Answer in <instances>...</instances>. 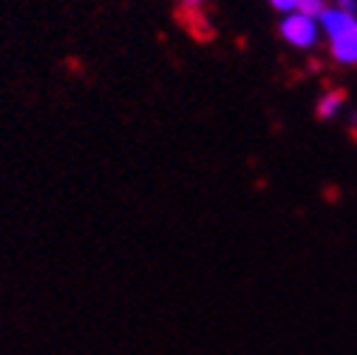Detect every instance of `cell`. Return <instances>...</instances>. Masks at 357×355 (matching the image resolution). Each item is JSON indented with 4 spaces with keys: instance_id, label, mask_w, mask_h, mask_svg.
<instances>
[{
    "instance_id": "1",
    "label": "cell",
    "mask_w": 357,
    "mask_h": 355,
    "mask_svg": "<svg viewBox=\"0 0 357 355\" xmlns=\"http://www.w3.org/2000/svg\"><path fill=\"white\" fill-rule=\"evenodd\" d=\"M281 34L284 40H289L292 46L298 49H309V46H315V40H318V23L315 17H309L303 12H289L281 23Z\"/></svg>"
},
{
    "instance_id": "7",
    "label": "cell",
    "mask_w": 357,
    "mask_h": 355,
    "mask_svg": "<svg viewBox=\"0 0 357 355\" xmlns=\"http://www.w3.org/2000/svg\"><path fill=\"white\" fill-rule=\"evenodd\" d=\"M204 3H207V0H182V6H185V9H202Z\"/></svg>"
},
{
    "instance_id": "6",
    "label": "cell",
    "mask_w": 357,
    "mask_h": 355,
    "mask_svg": "<svg viewBox=\"0 0 357 355\" xmlns=\"http://www.w3.org/2000/svg\"><path fill=\"white\" fill-rule=\"evenodd\" d=\"M270 3H273L278 12H287V15L298 9V0H270Z\"/></svg>"
},
{
    "instance_id": "5",
    "label": "cell",
    "mask_w": 357,
    "mask_h": 355,
    "mask_svg": "<svg viewBox=\"0 0 357 355\" xmlns=\"http://www.w3.org/2000/svg\"><path fill=\"white\" fill-rule=\"evenodd\" d=\"M324 9H326L324 0H298V12H303L309 17H321Z\"/></svg>"
},
{
    "instance_id": "4",
    "label": "cell",
    "mask_w": 357,
    "mask_h": 355,
    "mask_svg": "<svg viewBox=\"0 0 357 355\" xmlns=\"http://www.w3.org/2000/svg\"><path fill=\"white\" fill-rule=\"evenodd\" d=\"M343 100H346V94H343V92H329V94H324V100L318 103V117H321V119L335 117V114H337V108L343 106Z\"/></svg>"
},
{
    "instance_id": "2",
    "label": "cell",
    "mask_w": 357,
    "mask_h": 355,
    "mask_svg": "<svg viewBox=\"0 0 357 355\" xmlns=\"http://www.w3.org/2000/svg\"><path fill=\"white\" fill-rule=\"evenodd\" d=\"M332 43V57L343 66H354L357 63V23L349 26L343 34H337Z\"/></svg>"
},
{
    "instance_id": "3",
    "label": "cell",
    "mask_w": 357,
    "mask_h": 355,
    "mask_svg": "<svg viewBox=\"0 0 357 355\" xmlns=\"http://www.w3.org/2000/svg\"><path fill=\"white\" fill-rule=\"evenodd\" d=\"M318 20H321V29L329 34V40H335L337 34H343L349 26L357 23L354 12H346V9H340V6H335V9H324Z\"/></svg>"
}]
</instances>
